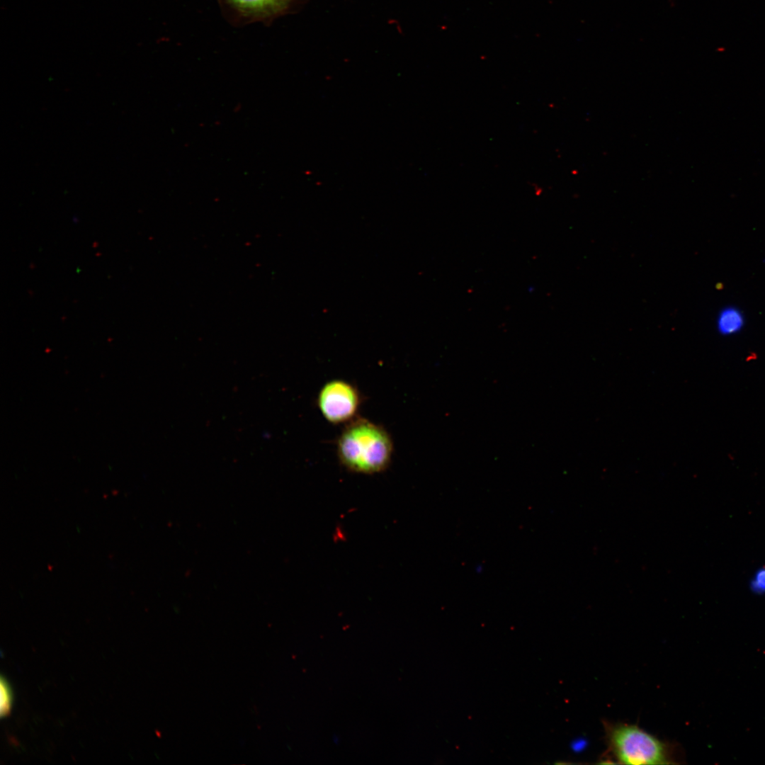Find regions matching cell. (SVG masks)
Listing matches in <instances>:
<instances>
[{"label": "cell", "mask_w": 765, "mask_h": 765, "mask_svg": "<svg viewBox=\"0 0 765 765\" xmlns=\"http://www.w3.org/2000/svg\"><path fill=\"white\" fill-rule=\"evenodd\" d=\"M286 0H228L233 6L249 13H266L280 7Z\"/></svg>", "instance_id": "5"}, {"label": "cell", "mask_w": 765, "mask_h": 765, "mask_svg": "<svg viewBox=\"0 0 765 765\" xmlns=\"http://www.w3.org/2000/svg\"><path fill=\"white\" fill-rule=\"evenodd\" d=\"M361 402L357 388L343 380L327 382L320 389L317 401L324 418L335 424L353 419Z\"/></svg>", "instance_id": "3"}, {"label": "cell", "mask_w": 765, "mask_h": 765, "mask_svg": "<svg viewBox=\"0 0 765 765\" xmlns=\"http://www.w3.org/2000/svg\"><path fill=\"white\" fill-rule=\"evenodd\" d=\"M754 589L758 592L765 591V570H761L756 575L753 582Z\"/></svg>", "instance_id": "7"}, {"label": "cell", "mask_w": 765, "mask_h": 765, "mask_svg": "<svg viewBox=\"0 0 765 765\" xmlns=\"http://www.w3.org/2000/svg\"><path fill=\"white\" fill-rule=\"evenodd\" d=\"M0 688V714L1 717H5L8 715L11 712L12 704V693L8 683L3 677L1 678Z\"/></svg>", "instance_id": "6"}, {"label": "cell", "mask_w": 765, "mask_h": 765, "mask_svg": "<svg viewBox=\"0 0 765 765\" xmlns=\"http://www.w3.org/2000/svg\"><path fill=\"white\" fill-rule=\"evenodd\" d=\"M744 324L742 312L735 307H727L719 313L717 329L722 335H732L739 332Z\"/></svg>", "instance_id": "4"}, {"label": "cell", "mask_w": 765, "mask_h": 765, "mask_svg": "<svg viewBox=\"0 0 765 765\" xmlns=\"http://www.w3.org/2000/svg\"><path fill=\"white\" fill-rule=\"evenodd\" d=\"M610 743L618 760L625 764H668L667 748L655 737L635 725H618L609 733Z\"/></svg>", "instance_id": "2"}, {"label": "cell", "mask_w": 765, "mask_h": 765, "mask_svg": "<svg viewBox=\"0 0 765 765\" xmlns=\"http://www.w3.org/2000/svg\"><path fill=\"white\" fill-rule=\"evenodd\" d=\"M341 463L363 474L385 470L391 461L393 442L381 426L364 418H354L345 426L336 443Z\"/></svg>", "instance_id": "1"}]
</instances>
